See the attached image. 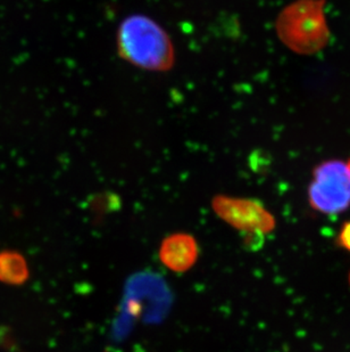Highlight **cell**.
Listing matches in <instances>:
<instances>
[{"instance_id":"cell-1","label":"cell","mask_w":350,"mask_h":352,"mask_svg":"<svg viewBox=\"0 0 350 352\" xmlns=\"http://www.w3.org/2000/svg\"><path fill=\"white\" fill-rule=\"evenodd\" d=\"M119 56L149 71H167L174 64L172 40L155 21L142 15L126 17L119 28Z\"/></svg>"},{"instance_id":"cell-2","label":"cell","mask_w":350,"mask_h":352,"mask_svg":"<svg viewBox=\"0 0 350 352\" xmlns=\"http://www.w3.org/2000/svg\"><path fill=\"white\" fill-rule=\"evenodd\" d=\"M279 37L291 50L301 53L320 47L325 30L318 3L301 0L287 7L277 22Z\"/></svg>"},{"instance_id":"cell-3","label":"cell","mask_w":350,"mask_h":352,"mask_svg":"<svg viewBox=\"0 0 350 352\" xmlns=\"http://www.w3.org/2000/svg\"><path fill=\"white\" fill-rule=\"evenodd\" d=\"M313 209L324 214H338L350 206V162L332 160L314 171L308 188Z\"/></svg>"},{"instance_id":"cell-4","label":"cell","mask_w":350,"mask_h":352,"mask_svg":"<svg viewBox=\"0 0 350 352\" xmlns=\"http://www.w3.org/2000/svg\"><path fill=\"white\" fill-rule=\"evenodd\" d=\"M211 206L223 221L249 236L263 239L275 230V216L257 199L218 195Z\"/></svg>"},{"instance_id":"cell-5","label":"cell","mask_w":350,"mask_h":352,"mask_svg":"<svg viewBox=\"0 0 350 352\" xmlns=\"http://www.w3.org/2000/svg\"><path fill=\"white\" fill-rule=\"evenodd\" d=\"M159 260L174 273H185L191 270L198 259L197 241L192 235L176 233L167 236L159 248Z\"/></svg>"},{"instance_id":"cell-6","label":"cell","mask_w":350,"mask_h":352,"mask_svg":"<svg viewBox=\"0 0 350 352\" xmlns=\"http://www.w3.org/2000/svg\"><path fill=\"white\" fill-rule=\"evenodd\" d=\"M30 270L27 260L20 252L5 250L0 252V283L20 286L27 282Z\"/></svg>"},{"instance_id":"cell-7","label":"cell","mask_w":350,"mask_h":352,"mask_svg":"<svg viewBox=\"0 0 350 352\" xmlns=\"http://www.w3.org/2000/svg\"><path fill=\"white\" fill-rule=\"evenodd\" d=\"M338 243L342 249L350 252V221L345 223L338 236Z\"/></svg>"},{"instance_id":"cell-8","label":"cell","mask_w":350,"mask_h":352,"mask_svg":"<svg viewBox=\"0 0 350 352\" xmlns=\"http://www.w3.org/2000/svg\"><path fill=\"white\" fill-rule=\"evenodd\" d=\"M349 283H350V275H349Z\"/></svg>"}]
</instances>
